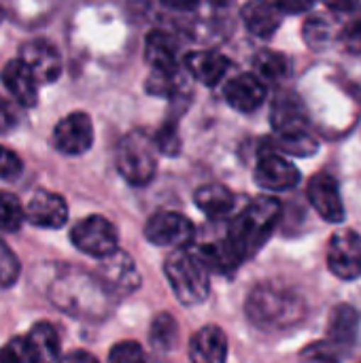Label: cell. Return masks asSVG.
I'll return each instance as SVG.
<instances>
[{
    "instance_id": "1",
    "label": "cell",
    "mask_w": 361,
    "mask_h": 363,
    "mask_svg": "<svg viewBox=\"0 0 361 363\" xmlns=\"http://www.w3.org/2000/svg\"><path fill=\"white\" fill-rule=\"evenodd\" d=\"M247 317L253 325L266 332H283L300 325L306 319L304 298L279 283L257 285L245 304Z\"/></svg>"
},
{
    "instance_id": "2",
    "label": "cell",
    "mask_w": 361,
    "mask_h": 363,
    "mask_svg": "<svg viewBox=\"0 0 361 363\" xmlns=\"http://www.w3.org/2000/svg\"><path fill=\"white\" fill-rule=\"evenodd\" d=\"M283 206L274 196H257L228 225V236L243 262L257 255L274 234Z\"/></svg>"
},
{
    "instance_id": "3",
    "label": "cell",
    "mask_w": 361,
    "mask_h": 363,
    "mask_svg": "<svg viewBox=\"0 0 361 363\" xmlns=\"http://www.w3.org/2000/svg\"><path fill=\"white\" fill-rule=\"evenodd\" d=\"M164 274L177 300L185 306H198L209 298L211 279L206 266L185 249L172 253L164 264Z\"/></svg>"
},
{
    "instance_id": "4",
    "label": "cell",
    "mask_w": 361,
    "mask_h": 363,
    "mask_svg": "<svg viewBox=\"0 0 361 363\" xmlns=\"http://www.w3.org/2000/svg\"><path fill=\"white\" fill-rule=\"evenodd\" d=\"M157 168L153 140L136 130L121 138L117 147V170L130 185H147Z\"/></svg>"
},
{
    "instance_id": "5",
    "label": "cell",
    "mask_w": 361,
    "mask_h": 363,
    "mask_svg": "<svg viewBox=\"0 0 361 363\" xmlns=\"http://www.w3.org/2000/svg\"><path fill=\"white\" fill-rule=\"evenodd\" d=\"M189 247H194V255L206 266V270L219 274H230L243 264L228 236V225L223 230H209L204 234L196 232Z\"/></svg>"
},
{
    "instance_id": "6",
    "label": "cell",
    "mask_w": 361,
    "mask_h": 363,
    "mask_svg": "<svg viewBox=\"0 0 361 363\" xmlns=\"http://www.w3.org/2000/svg\"><path fill=\"white\" fill-rule=\"evenodd\" d=\"M70 240L81 253H87L100 259L117 249L119 234H117V228L106 217L89 215L72 225Z\"/></svg>"
},
{
    "instance_id": "7",
    "label": "cell",
    "mask_w": 361,
    "mask_h": 363,
    "mask_svg": "<svg viewBox=\"0 0 361 363\" xmlns=\"http://www.w3.org/2000/svg\"><path fill=\"white\" fill-rule=\"evenodd\" d=\"M96 279L104 287V291L115 298H126L140 287L138 268L134 266L132 257L119 249L100 257Z\"/></svg>"
},
{
    "instance_id": "8",
    "label": "cell",
    "mask_w": 361,
    "mask_h": 363,
    "mask_svg": "<svg viewBox=\"0 0 361 363\" xmlns=\"http://www.w3.org/2000/svg\"><path fill=\"white\" fill-rule=\"evenodd\" d=\"M328 268L340 281L361 279V236L355 230H338L328 245Z\"/></svg>"
},
{
    "instance_id": "9",
    "label": "cell",
    "mask_w": 361,
    "mask_h": 363,
    "mask_svg": "<svg viewBox=\"0 0 361 363\" xmlns=\"http://www.w3.org/2000/svg\"><path fill=\"white\" fill-rule=\"evenodd\" d=\"M255 183L266 191H287L300 183V170L287 160L285 153L268 145L260 151L255 164Z\"/></svg>"
},
{
    "instance_id": "10",
    "label": "cell",
    "mask_w": 361,
    "mask_h": 363,
    "mask_svg": "<svg viewBox=\"0 0 361 363\" xmlns=\"http://www.w3.org/2000/svg\"><path fill=\"white\" fill-rule=\"evenodd\" d=\"M145 236L155 247L185 249V247L191 245V240L196 236V228H194V223L185 215L172 213V211H164V213H155L147 221Z\"/></svg>"
},
{
    "instance_id": "11",
    "label": "cell",
    "mask_w": 361,
    "mask_h": 363,
    "mask_svg": "<svg viewBox=\"0 0 361 363\" xmlns=\"http://www.w3.org/2000/svg\"><path fill=\"white\" fill-rule=\"evenodd\" d=\"M306 196L309 202L313 204V208L319 213V217L328 223H343L347 213H345V202L340 196V185L338 179L330 172H317L306 187Z\"/></svg>"
},
{
    "instance_id": "12",
    "label": "cell",
    "mask_w": 361,
    "mask_h": 363,
    "mask_svg": "<svg viewBox=\"0 0 361 363\" xmlns=\"http://www.w3.org/2000/svg\"><path fill=\"white\" fill-rule=\"evenodd\" d=\"M94 125L87 113H70L53 128V147L64 155H81L91 149Z\"/></svg>"
},
{
    "instance_id": "13",
    "label": "cell",
    "mask_w": 361,
    "mask_h": 363,
    "mask_svg": "<svg viewBox=\"0 0 361 363\" xmlns=\"http://www.w3.org/2000/svg\"><path fill=\"white\" fill-rule=\"evenodd\" d=\"M19 60L30 68L38 83H53L62 74V55L57 47L45 38H34L21 45Z\"/></svg>"
},
{
    "instance_id": "14",
    "label": "cell",
    "mask_w": 361,
    "mask_h": 363,
    "mask_svg": "<svg viewBox=\"0 0 361 363\" xmlns=\"http://www.w3.org/2000/svg\"><path fill=\"white\" fill-rule=\"evenodd\" d=\"M270 123L274 136H294V134L311 132V121L304 102L300 100V96L291 91L277 96L270 111Z\"/></svg>"
},
{
    "instance_id": "15",
    "label": "cell",
    "mask_w": 361,
    "mask_h": 363,
    "mask_svg": "<svg viewBox=\"0 0 361 363\" xmlns=\"http://www.w3.org/2000/svg\"><path fill=\"white\" fill-rule=\"evenodd\" d=\"M226 102L238 113H253L266 100V83L255 72L232 77L223 87Z\"/></svg>"
},
{
    "instance_id": "16",
    "label": "cell",
    "mask_w": 361,
    "mask_h": 363,
    "mask_svg": "<svg viewBox=\"0 0 361 363\" xmlns=\"http://www.w3.org/2000/svg\"><path fill=\"white\" fill-rule=\"evenodd\" d=\"M26 219L43 230H60L68 221V204L60 194L36 191L26 206Z\"/></svg>"
},
{
    "instance_id": "17",
    "label": "cell",
    "mask_w": 361,
    "mask_h": 363,
    "mask_svg": "<svg viewBox=\"0 0 361 363\" xmlns=\"http://www.w3.org/2000/svg\"><path fill=\"white\" fill-rule=\"evenodd\" d=\"M0 81L19 106L32 108L38 102V81L19 57L6 62L0 72Z\"/></svg>"
},
{
    "instance_id": "18",
    "label": "cell",
    "mask_w": 361,
    "mask_h": 363,
    "mask_svg": "<svg viewBox=\"0 0 361 363\" xmlns=\"http://www.w3.org/2000/svg\"><path fill=\"white\" fill-rule=\"evenodd\" d=\"M283 15L285 13L272 0H249L240 11L245 28L257 38L274 36L281 28Z\"/></svg>"
},
{
    "instance_id": "19",
    "label": "cell",
    "mask_w": 361,
    "mask_h": 363,
    "mask_svg": "<svg viewBox=\"0 0 361 363\" xmlns=\"http://www.w3.org/2000/svg\"><path fill=\"white\" fill-rule=\"evenodd\" d=\"M185 68L202 85L215 87L226 79V74L230 70V60L219 51L202 49V51H194L187 55Z\"/></svg>"
},
{
    "instance_id": "20",
    "label": "cell",
    "mask_w": 361,
    "mask_h": 363,
    "mask_svg": "<svg viewBox=\"0 0 361 363\" xmlns=\"http://www.w3.org/2000/svg\"><path fill=\"white\" fill-rule=\"evenodd\" d=\"M228 357V338L221 328L204 325L191 336L189 359L200 363H221Z\"/></svg>"
},
{
    "instance_id": "21",
    "label": "cell",
    "mask_w": 361,
    "mask_h": 363,
    "mask_svg": "<svg viewBox=\"0 0 361 363\" xmlns=\"http://www.w3.org/2000/svg\"><path fill=\"white\" fill-rule=\"evenodd\" d=\"M194 202L213 221L226 219L228 215H232V211L236 206L234 194L221 183H209V185L198 187L194 194Z\"/></svg>"
},
{
    "instance_id": "22",
    "label": "cell",
    "mask_w": 361,
    "mask_h": 363,
    "mask_svg": "<svg viewBox=\"0 0 361 363\" xmlns=\"http://www.w3.org/2000/svg\"><path fill=\"white\" fill-rule=\"evenodd\" d=\"M360 332V315L353 306L349 304H338L328 319V340H332L334 345L349 347L355 342Z\"/></svg>"
},
{
    "instance_id": "23",
    "label": "cell",
    "mask_w": 361,
    "mask_h": 363,
    "mask_svg": "<svg viewBox=\"0 0 361 363\" xmlns=\"http://www.w3.org/2000/svg\"><path fill=\"white\" fill-rule=\"evenodd\" d=\"M145 60L151 66V70L179 66V62H177V43L172 40V36L162 32V30L149 32L147 40H145Z\"/></svg>"
},
{
    "instance_id": "24",
    "label": "cell",
    "mask_w": 361,
    "mask_h": 363,
    "mask_svg": "<svg viewBox=\"0 0 361 363\" xmlns=\"http://www.w3.org/2000/svg\"><path fill=\"white\" fill-rule=\"evenodd\" d=\"M34 362H53L60 357V332L53 323L40 321L26 336Z\"/></svg>"
},
{
    "instance_id": "25",
    "label": "cell",
    "mask_w": 361,
    "mask_h": 363,
    "mask_svg": "<svg viewBox=\"0 0 361 363\" xmlns=\"http://www.w3.org/2000/svg\"><path fill=\"white\" fill-rule=\"evenodd\" d=\"M253 70L255 74L268 85V83H281L283 79L289 77L291 62L285 53L272 51V49H262L253 57Z\"/></svg>"
},
{
    "instance_id": "26",
    "label": "cell",
    "mask_w": 361,
    "mask_h": 363,
    "mask_svg": "<svg viewBox=\"0 0 361 363\" xmlns=\"http://www.w3.org/2000/svg\"><path fill=\"white\" fill-rule=\"evenodd\" d=\"M302 36H304V40H306V45L311 49L321 51V49L330 47L332 43H336V19L330 13L311 15L304 21Z\"/></svg>"
},
{
    "instance_id": "27",
    "label": "cell",
    "mask_w": 361,
    "mask_h": 363,
    "mask_svg": "<svg viewBox=\"0 0 361 363\" xmlns=\"http://www.w3.org/2000/svg\"><path fill=\"white\" fill-rule=\"evenodd\" d=\"M336 43L351 55H361V4L349 11V17L336 28Z\"/></svg>"
},
{
    "instance_id": "28",
    "label": "cell",
    "mask_w": 361,
    "mask_h": 363,
    "mask_svg": "<svg viewBox=\"0 0 361 363\" xmlns=\"http://www.w3.org/2000/svg\"><path fill=\"white\" fill-rule=\"evenodd\" d=\"M149 338H151L153 349L164 351V353L172 351L177 347V340H179V325H177L174 317H170L166 313L157 315L151 323Z\"/></svg>"
},
{
    "instance_id": "29",
    "label": "cell",
    "mask_w": 361,
    "mask_h": 363,
    "mask_svg": "<svg viewBox=\"0 0 361 363\" xmlns=\"http://www.w3.org/2000/svg\"><path fill=\"white\" fill-rule=\"evenodd\" d=\"M147 89L149 94L155 96H174L181 89H185V79L183 72L179 70V66L174 68H162V70H153L149 81H147Z\"/></svg>"
},
{
    "instance_id": "30",
    "label": "cell",
    "mask_w": 361,
    "mask_h": 363,
    "mask_svg": "<svg viewBox=\"0 0 361 363\" xmlns=\"http://www.w3.org/2000/svg\"><path fill=\"white\" fill-rule=\"evenodd\" d=\"M26 221L21 200L11 191H0V232H17Z\"/></svg>"
},
{
    "instance_id": "31",
    "label": "cell",
    "mask_w": 361,
    "mask_h": 363,
    "mask_svg": "<svg viewBox=\"0 0 361 363\" xmlns=\"http://www.w3.org/2000/svg\"><path fill=\"white\" fill-rule=\"evenodd\" d=\"M19 270H21V266H19L17 255H15L13 249L0 238V285H2V287L13 285V283L17 281V277H19Z\"/></svg>"
},
{
    "instance_id": "32",
    "label": "cell",
    "mask_w": 361,
    "mask_h": 363,
    "mask_svg": "<svg viewBox=\"0 0 361 363\" xmlns=\"http://www.w3.org/2000/svg\"><path fill=\"white\" fill-rule=\"evenodd\" d=\"M0 362H4V363L34 362V357H32V351H30V345H28L26 336H19V338L9 340V342L0 349Z\"/></svg>"
},
{
    "instance_id": "33",
    "label": "cell",
    "mask_w": 361,
    "mask_h": 363,
    "mask_svg": "<svg viewBox=\"0 0 361 363\" xmlns=\"http://www.w3.org/2000/svg\"><path fill=\"white\" fill-rule=\"evenodd\" d=\"M151 140H153L155 149L166 155H177L181 151V136H179V130L174 123H166Z\"/></svg>"
},
{
    "instance_id": "34",
    "label": "cell",
    "mask_w": 361,
    "mask_h": 363,
    "mask_svg": "<svg viewBox=\"0 0 361 363\" xmlns=\"http://www.w3.org/2000/svg\"><path fill=\"white\" fill-rule=\"evenodd\" d=\"M109 359L115 363H130V362H143L145 359V351L138 342H132V340H126V342H119L111 349L109 353Z\"/></svg>"
},
{
    "instance_id": "35",
    "label": "cell",
    "mask_w": 361,
    "mask_h": 363,
    "mask_svg": "<svg viewBox=\"0 0 361 363\" xmlns=\"http://www.w3.org/2000/svg\"><path fill=\"white\" fill-rule=\"evenodd\" d=\"M340 347L334 345L332 340H323V342H315L309 345L302 351V359H315V362H334L340 357Z\"/></svg>"
},
{
    "instance_id": "36",
    "label": "cell",
    "mask_w": 361,
    "mask_h": 363,
    "mask_svg": "<svg viewBox=\"0 0 361 363\" xmlns=\"http://www.w3.org/2000/svg\"><path fill=\"white\" fill-rule=\"evenodd\" d=\"M23 164L19 160V155L15 151H11L9 147L0 145V179L4 181H13L21 174Z\"/></svg>"
},
{
    "instance_id": "37",
    "label": "cell",
    "mask_w": 361,
    "mask_h": 363,
    "mask_svg": "<svg viewBox=\"0 0 361 363\" xmlns=\"http://www.w3.org/2000/svg\"><path fill=\"white\" fill-rule=\"evenodd\" d=\"M17 102H11L6 98H0V134H9L19 123V111L15 106Z\"/></svg>"
},
{
    "instance_id": "38",
    "label": "cell",
    "mask_w": 361,
    "mask_h": 363,
    "mask_svg": "<svg viewBox=\"0 0 361 363\" xmlns=\"http://www.w3.org/2000/svg\"><path fill=\"white\" fill-rule=\"evenodd\" d=\"M283 13H289V15H298V13H304L309 11L315 0H272Z\"/></svg>"
},
{
    "instance_id": "39",
    "label": "cell",
    "mask_w": 361,
    "mask_h": 363,
    "mask_svg": "<svg viewBox=\"0 0 361 363\" xmlns=\"http://www.w3.org/2000/svg\"><path fill=\"white\" fill-rule=\"evenodd\" d=\"M323 4L334 13H349L351 9L361 4V0H323Z\"/></svg>"
},
{
    "instance_id": "40",
    "label": "cell",
    "mask_w": 361,
    "mask_h": 363,
    "mask_svg": "<svg viewBox=\"0 0 361 363\" xmlns=\"http://www.w3.org/2000/svg\"><path fill=\"white\" fill-rule=\"evenodd\" d=\"M162 4L172 11H194L200 4V0H162Z\"/></svg>"
},
{
    "instance_id": "41",
    "label": "cell",
    "mask_w": 361,
    "mask_h": 363,
    "mask_svg": "<svg viewBox=\"0 0 361 363\" xmlns=\"http://www.w3.org/2000/svg\"><path fill=\"white\" fill-rule=\"evenodd\" d=\"M74 359H85V362H96V357H91L89 353H70V355H66V362H74Z\"/></svg>"
},
{
    "instance_id": "42",
    "label": "cell",
    "mask_w": 361,
    "mask_h": 363,
    "mask_svg": "<svg viewBox=\"0 0 361 363\" xmlns=\"http://www.w3.org/2000/svg\"><path fill=\"white\" fill-rule=\"evenodd\" d=\"M0 19H2V13H0Z\"/></svg>"
}]
</instances>
